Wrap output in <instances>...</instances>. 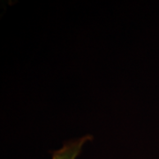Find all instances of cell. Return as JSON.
Wrapping results in <instances>:
<instances>
[{"label":"cell","instance_id":"1","mask_svg":"<svg viewBox=\"0 0 159 159\" xmlns=\"http://www.w3.org/2000/svg\"><path fill=\"white\" fill-rule=\"evenodd\" d=\"M92 136L85 135L66 143L62 148L52 153L51 159H77L86 142L90 141Z\"/></svg>","mask_w":159,"mask_h":159}]
</instances>
